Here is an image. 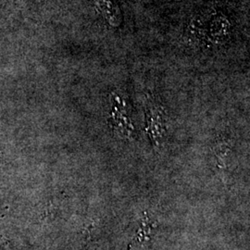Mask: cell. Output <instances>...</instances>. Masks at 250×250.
Masks as SVG:
<instances>
[{
    "label": "cell",
    "instance_id": "6da1fadb",
    "mask_svg": "<svg viewBox=\"0 0 250 250\" xmlns=\"http://www.w3.org/2000/svg\"><path fill=\"white\" fill-rule=\"evenodd\" d=\"M146 122L152 143L155 146L161 147L167 138V116L164 108L157 105L149 106L146 112Z\"/></svg>",
    "mask_w": 250,
    "mask_h": 250
},
{
    "label": "cell",
    "instance_id": "7a4b0ae2",
    "mask_svg": "<svg viewBox=\"0 0 250 250\" xmlns=\"http://www.w3.org/2000/svg\"><path fill=\"white\" fill-rule=\"evenodd\" d=\"M114 107L112 106L111 118L114 125V129L123 138H132L134 134V127L125 106L120 101Z\"/></svg>",
    "mask_w": 250,
    "mask_h": 250
},
{
    "label": "cell",
    "instance_id": "3957f363",
    "mask_svg": "<svg viewBox=\"0 0 250 250\" xmlns=\"http://www.w3.org/2000/svg\"><path fill=\"white\" fill-rule=\"evenodd\" d=\"M103 17L110 26H121L123 23V13L117 0H95Z\"/></svg>",
    "mask_w": 250,
    "mask_h": 250
}]
</instances>
